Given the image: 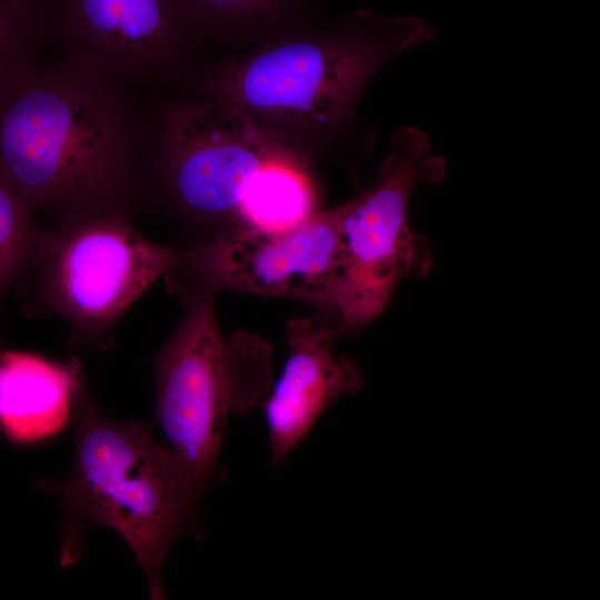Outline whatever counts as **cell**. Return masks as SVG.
<instances>
[{"instance_id": "2e32d148", "label": "cell", "mask_w": 600, "mask_h": 600, "mask_svg": "<svg viewBox=\"0 0 600 600\" xmlns=\"http://www.w3.org/2000/svg\"><path fill=\"white\" fill-rule=\"evenodd\" d=\"M19 1L29 6L36 7V8H41V9H46L44 4L47 2V0H19Z\"/></svg>"}, {"instance_id": "5b68a950", "label": "cell", "mask_w": 600, "mask_h": 600, "mask_svg": "<svg viewBox=\"0 0 600 600\" xmlns=\"http://www.w3.org/2000/svg\"><path fill=\"white\" fill-rule=\"evenodd\" d=\"M177 254V247L141 234L129 217L98 214L52 230L18 283L31 314L67 323L70 348L107 350L117 321Z\"/></svg>"}, {"instance_id": "ba28073f", "label": "cell", "mask_w": 600, "mask_h": 600, "mask_svg": "<svg viewBox=\"0 0 600 600\" xmlns=\"http://www.w3.org/2000/svg\"><path fill=\"white\" fill-rule=\"evenodd\" d=\"M347 206L348 200L314 211L281 231L239 226L177 247V259L164 274L168 287L201 284L333 309L332 260Z\"/></svg>"}, {"instance_id": "9c48e42d", "label": "cell", "mask_w": 600, "mask_h": 600, "mask_svg": "<svg viewBox=\"0 0 600 600\" xmlns=\"http://www.w3.org/2000/svg\"><path fill=\"white\" fill-rule=\"evenodd\" d=\"M181 0H54L48 30L64 54L120 82L164 63L181 36Z\"/></svg>"}, {"instance_id": "52a82bcc", "label": "cell", "mask_w": 600, "mask_h": 600, "mask_svg": "<svg viewBox=\"0 0 600 600\" xmlns=\"http://www.w3.org/2000/svg\"><path fill=\"white\" fill-rule=\"evenodd\" d=\"M154 138L148 187L160 191L183 222L210 232L207 237L234 218L247 182L260 168L297 156L281 133L217 98L169 109Z\"/></svg>"}, {"instance_id": "9a60e30c", "label": "cell", "mask_w": 600, "mask_h": 600, "mask_svg": "<svg viewBox=\"0 0 600 600\" xmlns=\"http://www.w3.org/2000/svg\"><path fill=\"white\" fill-rule=\"evenodd\" d=\"M188 12L212 16L246 17L264 13L280 7L284 0H181Z\"/></svg>"}, {"instance_id": "277c9868", "label": "cell", "mask_w": 600, "mask_h": 600, "mask_svg": "<svg viewBox=\"0 0 600 600\" xmlns=\"http://www.w3.org/2000/svg\"><path fill=\"white\" fill-rule=\"evenodd\" d=\"M433 38L432 27L420 18L358 11L329 40L281 43L220 76L211 98L278 133L331 126L344 119L389 59Z\"/></svg>"}, {"instance_id": "7c38bea8", "label": "cell", "mask_w": 600, "mask_h": 600, "mask_svg": "<svg viewBox=\"0 0 600 600\" xmlns=\"http://www.w3.org/2000/svg\"><path fill=\"white\" fill-rule=\"evenodd\" d=\"M314 211L310 178L300 158L290 156L268 162L250 178L234 219L241 227L281 231L299 224Z\"/></svg>"}, {"instance_id": "8992f818", "label": "cell", "mask_w": 600, "mask_h": 600, "mask_svg": "<svg viewBox=\"0 0 600 600\" xmlns=\"http://www.w3.org/2000/svg\"><path fill=\"white\" fill-rule=\"evenodd\" d=\"M391 144L376 181L348 200L337 233L332 304L350 331L378 318L404 278L431 266L423 238L410 229L409 202L419 187L444 177L446 161L414 127L397 130Z\"/></svg>"}, {"instance_id": "6da1fadb", "label": "cell", "mask_w": 600, "mask_h": 600, "mask_svg": "<svg viewBox=\"0 0 600 600\" xmlns=\"http://www.w3.org/2000/svg\"><path fill=\"white\" fill-rule=\"evenodd\" d=\"M118 84L64 54L36 56L0 86V166L57 228L130 218L147 190V137Z\"/></svg>"}, {"instance_id": "7a4b0ae2", "label": "cell", "mask_w": 600, "mask_h": 600, "mask_svg": "<svg viewBox=\"0 0 600 600\" xmlns=\"http://www.w3.org/2000/svg\"><path fill=\"white\" fill-rule=\"evenodd\" d=\"M70 420L76 438L70 472L37 483L63 510L60 566L79 560L89 528H111L134 552L150 598L164 599L163 560L189 528L202 492L142 423L104 414L88 393L84 373L73 392Z\"/></svg>"}, {"instance_id": "3957f363", "label": "cell", "mask_w": 600, "mask_h": 600, "mask_svg": "<svg viewBox=\"0 0 600 600\" xmlns=\"http://www.w3.org/2000/svg\"><path fill=\"white\" fill-rule=\"evenodd\" d=\"M174 292L186 313L156 358V417L168 449L203 492L219 472L228 418L249 412L270 387L271 351L250 334L224 338L214 289Z\"/></svg>"}, {"instance_id": "4fadbf2b", "label": "cell", "mask_w": 600, "mask_h": 600, "mask_svg": "<svg viewBox=\"0 0 600 600\" xmlns=\"http://www.w3.org/2000/svg\"><path fill=\"white\" fill-rule=\"evenodd\" d=\"M51 232L38 226L34 212L0 166V318L6 291L37 262Z\"/></svg>"}, {"instance_id": "5bb4252c", "label": "cell", "mask_w": 600, "mask_h": 600, "mask_svg": "<svg viewBox=\"0 0 600 600\" xmlns=\"http://www.w3.org/2000/svg\"><path fill=\"white\" fill-rule=\"evenodd\" d=\"M48 30V11L19 0H0V86L28 60Z\"/></svg>"}, {"instance_id": "8fae6325", "label": "cell", "mask_w": 600, "mask_h": 600, "mask_svg": "<svg viewBox=\"0 0 600 600\" xmlns=\"http://www.w3.org/2000/svg\"><path fill=\"white\" fill-rule=\"evenodd\" d=\"M83 369L77 358L57 362L26 351L0 352V429L16 443L54 436L71 418Z\"/></svg>"}, {"instance_id": "30bf717a", "label": "cell", "mask_w": 600, "mask_h": 600, "mask_svg": "<svg viewBox=\"0 0 600 600\" xmlns=\"http://www.w3.org/2000/svg\"><path fill=\"white\" fill-rule=\"evenodd\" d=\"M337 334V329L311 317L293 319L286 327L289 354L264 403L274 464L283 462L339 397L362 386L353 362L334 356Z\"/></svg>"}]
</instances>
